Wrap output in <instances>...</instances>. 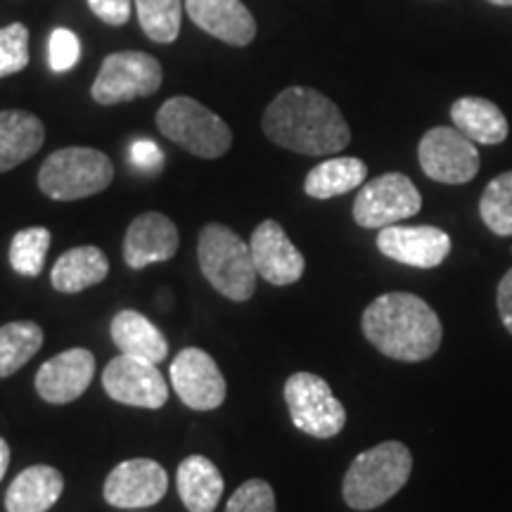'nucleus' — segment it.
Returning a JSON list of instances; mask_svg holds the SVG:
<instances>
[{
  "label": "nucleus",
  "instance_id": "f257e3e1",
  "mask_svg": "<svg viewBox=\"0 0 512 512\" xmlns=\"http://www.w3.org/2000/svg\"><path fill=\"white\" fill-rule=\"evenodd\" d=\"M261 126L271 143L309 157L335 155L351 143V128L335 102L304 86L275 95Z\"/></svg>",
  "mask_w": 512,
  "mask_h": 512
},
{
  "label": "nucleus",
  "instance_id": "f03ea898",
  "mask_svg": "<svg viewBox=\"0 0 512 512\" xmlns=\"http://www.w3.org/2000/svg\"><path fill=\"white\" fill-rule=\"evenodd\" d=\"M363 335L380 354L401 363H420L437 354L444 328L437 311L411 292H387L368 304Z\"/></svg>",
  "mask_w": 512,
  "mask_h": 512
},
{
  "label": "nucleus",
  "instance_id": "7ed1b4c3",
  "mask_svg": "<svg viewBox=\"0 0 512 512\" xmlns=\"http://www.w3.org/2000/svg\"><path fill=\"white\" fill-rule=\"evenodd\" d=\"M413 472V456L401 441H382L351 460L342 482L344 503L351 510H375L406 486Z\"/></svg>",
  "mask_w": 512,
  "mask_h": 512
},
{
  "label": "nucleus",
  "instance_id": "20e7f679",
  "mask_svg": "<svg viewBox=\"0 0 512 512\" xmlns=\"http://www.w3.org/2000/svg\"><path fill=\"white\" fill-rule=\"evenodd\" d=\"M197 261L202 275L221 297L247 302L256 292V268L252 249L233 228L207 223L197 238Z\"/></svg>",
  "mask_w": 512,
  "mask_h": 512
},
{
  "label": "nucleus",
  "instance_id": "39448f33",
  "mask_svg": "<svg viewBox=\"0 0 512 512\" xmlns=\"http://www.w3.org/2000/svg\"><path fill=\"white\" fill-rule=\"evenodd\" d=\"M112 181V159L95 147H62L38 171V188L57 202L93 197L110 188Z\"/></svg>",
  "mask_w": 512,
  "mask_h": 512
},
{
  "label": "nucleus",
  "instance_id": "423d86ee",
  "mask_svg": "<svg viewBox=\"0 0 512 512\" xmlns=\"http://www.w3.org/2000/svg\"><path fill=\"white\" fill-rule=\"evenodd\" d=\"M157 128L171 143L202 159H219L233 145L226 121L188 95H176L159 107Z\"/></svg>",
  "mask_w": 512,
  "mask_h": 512
},
{
  "label": "nucleus",
  "instance_id": "0eeeda50",
  "mask_svg": "<svg viewBox=\"0 0 512 512\" xmlns=\"http://www.w3.org/2000/svg\"><path fill=\"white\" fill-rule=\"evenodd\" d=\"M285 403L297 430L313 439H332L347 425V411L330 384L313 373H294L285 382Z\"/></svg>",
  "mask_w": 512,
  "mask_h": 512
},
{
  "label": "nucleus",
  "instance_id": "6e6552de",
  "mask_svg": "<svg viewBox=\"0 0 512 512\" xmlns=\"http://www.w3.org/2000/svg\"><path fill=\"white\" fill-rule=\"evenodd\" d=\"M164 81L162 64L157 57L140 50H121L105 57L95 76L91 95L98 105H121L155 95Z\"/></svg>",
  "mask_w": 512,
  "mask_h": 512
},
{
  "label": "nucleus",
  "instance_id": "1a4fd4ad",
  "mask_svg": "<svg viewBox=\"0 0 512 512\" xmlns=\"http://www.w3.org/2000/svg\"><path fill=\"white\" fill-rule=\"evenodd\" d=\"M422 209V195L403 174H382L363 183L354 200V221L361 228L382 230L401 223Z\"/></svg>",
  "mask_w": 512,
  "mask_h": 512
},
{
  "label": "nucleus",
  "instance_id": "9d476101",
  "mask_svg": "<svg viewBox=\"0 0 512 512\" xmlns=\"http://www.w3.org/2000/svg\"><path fill=\"white\" fill-rule=\"evenodd\" d=\"M418 162L427 178L446 185L470 183L479 174V150L456 126H437L418 145Z\"/></svg>",
  "mask_w": 512,
  "mask_h": 512
},
{
  "label": "nucleus",
  "instance_id": "9b49d317",
  "mask_svg": "<svg viewBox=\"0 0 512 512\" xmlns=\"http://www.w3.org/2000/svg\"><path fill=\"white\" fill-rule=\"evenodd\" d=\"M102 389L112 401L157 411L169 401V384L155 363L119 354L102 373Z\"/></svg>",
  "mask_w": 512,
  "mask_h": 512
},
{
  "label": "nucleus",
  "instance_id": "f8f14e48",
  "mask_svg": "<svg viewBox=\"0 0 512 512\" xmlns=\"http://www.w3.org/2000/svg\"><path fill=\"white\" fill-rule=\"evenodd\" d=\"M171 384L192 411H216L226 401V377L207 351L188 347L171 363Z\"/></svg>",
  "mask_w": 512,
  "mask_h": 512
},
{
  "label": "nucleus",
  "instance_id": "ddd939ff",
  "mask_svg": "<svg viewBox=\"0 0 512 512\" xmlns=\"http://www.w3.org/2000/svg\"><path fill=\"white\" fill-rule=\"evenodd\" d=\"M169 489V475L157 460L133 458L119 463L107 475L102 496L114 508L140 510L162 501Z\"/></svg>",
  "mask_w": 512,
  "mask_h": 512
},
{
  "label": "nucleus",
  "instance_id": "4468645a",
  "mask_svg": "<svg viewBox=\"0 0 512 512\" xmlns=\"http://www.w3.org/2000/svg\"><path fill=\"white\" fill-rule=\"evenodd\" d=\"M375 245L396 264L422 268V271L444 264L453 247L446 230L437 226H399V223L382 228Z\"/></svg>",
  "mask_w": 512,
  "mask_h": 512
},
{
  "label": "nucleus",
  "instance_id": "2eb2a0df",
  "mask_svg": "<svg viewBox=\"0 0 512 512\" xmlns=\"http://www.w3.org/2000/svg\"><path fill=\"white\" fill-rule=\"evenodd\" d=\"M249 249H252L254 268L266 283L275 287H287L302 280L306 261L304 254L292 245L287 238L285 228L278 221L268 219L254 228L252 240H249Z\"/></svg>",
  "mask_w": 512,
  "mask_h": 512
},
{
  "label": "nucleus",
  "instance_id": "dca6fc26",
  "mask_svg": "<svg viewBox=\"0 0 512 512\" xmlns=\"http://www.w3.org/2000/svg\"><path fill=\"white\" fill-rule=\"evenodd\" d=\"M95 356L88 349L62 351L43 363L36 373V392L46 403L62 406L72 403L91 387Z\"/></svg>",
  "mask_w": 512,
  "mask_h": 512
},
{
  "label": "nucleus",
  "instance_id": "f3484780",
  "mask_svg": "<svg viewBox=\"0 0 512 512\" xmlns=\"http://www.w3.org/2000/svg\"><path fill=\"white\" fill-rule=\"evenodd\" d=\"M181 245L176 223L159 211H147L133 219L124 238V261L128 268L140 271V268L162 264V261L174 259Z\"/></svg>",
  "mask_w": 512,
  "mask_h": 512
},
{
  "label": "nucleus",
  "instance_id": "a211bd4d",
  "mask_svg": "<svg viewBox=\"0 0 512 512\" xmlns=\"http://www.w3.org/2000/svg\"><path fill=\"white\" fill-rule=\"evenodd\" d=\"M185 12L204 34L245 48L256 38L254 15L242 0H185Z\"/></svg>",
  "mask_w": 512,
  "mask_h": 512
},
{
  "label": "nucleus",
  "instance_id": "6ab92c4d",
  "mask_svg": "<svg viewBox=\"0 0 512 512\" xmlns=\"http://www.w3.org/2000/svg\"><path fill=\"white\" fill-rule=\"evenodd\" d=\"M64 491V477L50 465H31L12 479L5 494L8 512H48L60 501Z\"/></svg>",
  "mask_w": 512,
  "mask_h": 512
},
{
  "label": "nucleus",
  "instance_id": "aec40b11",
  "mask_svg": "<svg viewBox=\"0 0 512 512\" xmlns=\"http://www.w3.org/2000/svg\"><path fill=\"white\" fill-rule=\"evenodd\" d=\"M46 140V126L36 114L24 110L0 112V174L24 164Z\"/></svg>",
  "mask_w": 512,
  "mask_h": 512
},
{
  "label": "nucleus",
  "instance_id": "412c9836",
  "mask_svg": "<svg viewBox=\"0 0 512 512\" xmlns=\"http://www.w3.org/2000/svg\"><path fill=\"white\" fill-rule=\"evenodd\" d=\"M110 335L114 347L126 356L143 358V361L155 363V366L169 356V342H166L162 330L138 311H119L112 318Z\"/></svg>",
  "mask_w": 512,
  "mask_h": 512
},
{
  "label": "nucleus",
  "instance_id": "4be33fe9",
  "mask_svg": "<svg viewBox=\"0 0 512 512\" xmlns=\"http://www.w3.org/2000/svg\"><path fill=\"white\" fill-rule=\"evenodd\" d=\"M176 486L188 512H214L226 489L221 470L204 456H188L178 465Z\"/></svg>",
  "mask_w": 512,
  "mask_h": 512
},
{
  "label": "nucleus",
  "instance_id": "5701e85b",
  "mask_svg": "<svg viewBox=\"0 0 512 512\" xmlns=\"http://www.w3.org/2000/svg\"><path fill=\"white\" fill-rule=\"evenodd\" d=\"M107 275H110V259L102 249L86 245L69 249L55 261L50 283L57 292L76 294L93 285H100Z\"/></svg>",
  "mask_w": 512,
  "mask_h": 512
},
{
  "label": "nucleus",
  "instance_id": "b1692460",
  "mask_svg": "<svg viewBox=\"0 0 512 512\" xmlns=\"http://www.w3.org/2000/svg\"><path fill=\"white\" fill-rule=\"evenodd\" d=\"M451 119L460 133L479 145H501L510 133L501 107L491 100L472 98V95L453 102Z\"/></svg>",
  "mask_w": 512,
  "mask_h": 512
},
{
  "label": "nucleus",
  "instance_id": "393cba45",
  "mask_svg": "<svg viewBox=\"0 0 512 512\" xmlns=\"http://www.w3.org/2000/svg\"><path fill=\"white\" fill-rule=\"evenodd\" d=\"M368 178V166L358 157H332L313 166L304 181V192L313 200L347 195L358 190Z\"/></svg>",
  "mask_w": 512,
  "mask_h": 512
},
{
  "label": "nucleus",
  "instance_id": "a878e982",
  "mask_svg": "<svg viewBox=\"0 0 512 512\" xmlns=\"http://www.w3.org/2000/svg\"><path fill=\"white\" fill-rule=\"evenodd\" d=\"M43 347V328L34 320H15L0 328V377L22 370Z\"/></svg>",
  "mask_w": 512,
  "mask_h": 512
},
{
  "label": "nucleus",
  "instance_id": "bb28decb",
  "mask_svg": "<svg viewBox=\"0 0 512 512\" xmlns=\"http://www.w3.org/2000/svg\"><path fill=\"white\" fill-rule=\"evenodd\" d=\"M138 22L155 43H174L181 34V0H136Z\"/></svg>",
  "mask_w": 512,
  "mask_h": 512
},
{
  "label": "nucleus",
  "instance_id": "cd10ccee",
  "mask_svg": "<svg viewBox=\"0 0 512 512\" xmlns=\"http://www.w3.org/2000/svg\"><path fill=\"white\" fill-rule=\"evenodd\" d=\"M479 216L491 233L510 238L512 235V171L496 176L486 185L479 200Z\"/></svg>",
  "mask_w": 512,
  "mask_h": 512
},
{
  "label": "nucleus",
  "instance_id": "c85d7f7f",
  "mask_svg": "<svg viewBox=\"0 0 512 512\" xmlns=\"http://www.w3.org/2000/svg\"><path fill=\"white\" fill-rule=\"evenodd\" d=\"M50 242H53V235L43 226L19 230L10 242V266L19 275L36 278V275H41L43 266H46Z\"/></svg>",
  "mask_w": 512,
  "mask_h": 512
},
{
  "label": "nucleus",
  "instance_id": "c756f323",
  "mask_svg": "<svg viewBox=\"0 0 512 512\" xmlns=\"http://www.w3.org/2000/svg\"><path fill=\"white\" fill-rule=\"evenodd\" d=\"M29 64V29L22 22L0 27V79L12 76Z\"/></svg>",
  "mask_w": 512,
  "mask_h": 512
},
{
  "label": "nucleus",
  "instance_id": "7c9ffc66",
  "mask_svg": "<svg viewBox=\"0 0 512 512\" xmlns=\"http://www.w3.org/2000/svg\"><path fill=\"white\" fill-rule=\"evenodd\" d=\"M226 512H278L273 486L266 479H249L230 496Z\"/></svg>",
  "mask_w": 512,
  "mask_h": 512
},
{
  "label": "nucleus",
  "instance_id": "2f4dec72",
  "mask_svg": "<svg viewBox=\"0 0 512 512\" xmlns=\"http://www.w3.org/2000/svg\"><path fill=\"white\" fill-rule=\"evenodd\" d=\"M81 57V41L74 31L55 29L48 38V64L55 74H64L76 67Z\"/></svg>",
  "mask_w": 512,
  "mask_h": 512
},
{
  "label": "nucleus",
  "instance_id": "473e14b6",
  "mask_svg": "<svg viewBox=\"0 0 512 512\" xmlns=\"http://www.w3.org/2000/svg\"><path fill=\"white\" fill-rule=\"evenodd\" d=\"M128 155H131L133 166H138L140 171H147V174H157L164 166V152L159 150L157 143H152L147 138L133 140Z\"/></svg>",
  "mask_w": 512,
  "mask_h": 512
},
{
  "label": "nucleus",
  "instance_id": "72a5a7b5",
  "mask_svg": "<svg viewBox=\"0 0 512 512\" xmlns=\"http://www.w3.org/2000/svg\"><path fill=\"white\" fill-rule=\"evenodd\" d=\"M88 8L110 27H121L131 17V0H88Z\"/></svg>",
  "mask_w": 512,
  "mask_h": 512
},
{
  "label": "nucleus",
  "instance_id": "f704fd0d",
  "mask_svg": "<svg viewBox=\"0 0 512 512\" xmlns=\"http://www.w3.org/2000/svg\"><path fill=\"white\" fill-rule=\"evenodd\" d=\"M496 304H498V316H501L505 330L512 335V268L503 275L501 283H498Z\"/></svg>",
  "mask_w": 512,
  "mask_h": 512
},
{
  "label": "nucleus",
  "instance_id": "c9c22d12",
  "mask_svg": "<svg viewBox=\"0 0 512 512\" xmlns=\"http://www.w3.org/2000/svg\"><path fill=\"white\" fill-rule=\"evenodd\" d=\"M8 467H10V446H8V441L0 437V482H3Z\"/></svg>",
  "mask_w": 512,
  "mask_h": 512
},
{
  "label": "nucleus",
  "instance_id": "e433bc0d",
  "mask_svg": "<svg viewBox=\"0 0 512 512\" xmlns=\"http://www.w3.org/2000/svg\"><path fill=\"white\" fill-rule=\"evenodd\" d=\"M491 5H498V8H512V0H489Z\"/></svg>",
  "mask_w": 512,
  "mask_h": 512
}]
</instances>
